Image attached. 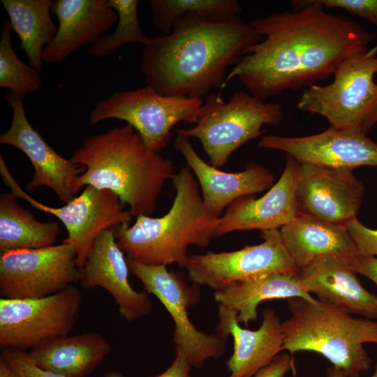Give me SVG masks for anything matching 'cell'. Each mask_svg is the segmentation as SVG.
I'll return each instance as SVG.
<instances>
[{
	"label": "cell",
	"instance_id": "cell-1",
	"mask_svg": "<svg viewBox=\"0 0 377 377\" xmlns=\"http://www.w3.org/2000/svg\"><path fill=\"white\" fill-rule=\"evenodd\" d=\"M293 11L249 21L263 35L228 72L261 100L309 87L334 75L348 57L368 50L375 36L350 18L328 13L316 0H294Z\"/></svg>",
	"mask_w": 377,
	"mask_h": 377
},
{
	"label": "cell",
	"instance_id": "cell-2",
	"mask_svg": "<svg viewBox=\"0 0 377 377\" xmlns=\"http://www.w3.org/2000/svg\"><path fill=\"white\" fill-rule=\"evenodd\" d=\"M263 38L240 17L212 22L187 16L170 34L150 37L140 69L147 85L161 95L202 98L221 89L228 68Z\"/></svg>",
	"mask_w": 377,
	"mask_h": 377
},
{
	"label": "cell",
	"instance_id": "cell-3",
	"mask_svg": "<svg viewBox=\"0 0 377 377\" xmlns=\"http://www.w3.org/2000/svg\"><path fill=\"white\" fill-rule=\"evenodd\" d=\"M85 167L75 193L87 185L115 193L133 216H151L163 187L173 176L171 159L149 150L126 124L84 139L71 158Z\"/></svg>",
	"mask_w": 377,
	"mask_h": 377
},
{
	"label": "cell",
	"instance_id": "cell-4",
	"mask_svg": "<svg viewBox=\"0 0 377 377\" xmlns=\"http://www.w3.org/2000/svg\"><path fill=\"white\" fill-rule=\"evenodd\" d=\"M172 180L175 196L166 214L139 216L132 225L112 229L127 258L145 265L177 264L185 268L188 247L207 246L215 237L219 218L207 210L191 168L182 167Z\"/></svg>",
	"mask_w": 377,
	"mask_h": 377
},
{
	"label": "cell",
	"instance_id": "cell-5",
	"mask_svg": "<svg viewBox=\"0 0 377 377\" xmlns=\"http://www.w3.org/2000/svg\"><path fill=\"white\" fill-rule=\"evenodd\" d=\"M290 317L282 323L283 350L314 352L346 377H360L371 368L365 343L377 344V321L353 318L318 299H287Z\"/></svg>",
	"mask_w": 377,
	"mask_h": 377
},
{
	"label": "cell",
	"instance_id": "cell-6",
	"mask_svg": "<svg viewBox=\"0 0 377 377\" xmlns=\"http://www.w3.org/2000/svg\"><path fill=\"white\" fill-rule=\"evenodd\" d=\"M283 117L281 105L267 103L244 91H235L226 102L221 94L207 96L199 109L195 126L176 133L198 139L211 165L223 168L232 154L259 138L265 125H277Z\"/></svg>",
	"mask_w": 377,
	"mask_h": 377
},
{
	"label": "cell",
	"instance_id": "cell-7",
	"mask_svg": "<svg viewBox=\"0 0 377 377\" xmlns=\"http://www.w3.org/2000/svg\"><path fill=\"white\" fill-rule=\"evenodd\" d=\"M202 98L163 96L151 87L116 91L101 100L91 110V125L119 119L132 126L147 147L160 153L168 144L171 129L179 121L195 123Z\"/></svg>",
	"mask_w": 377,
	"mask_h": 377
},
{
	"label": "cell",
	"instance_id": "cell-8",
	"mask_svg": "<svg viewBox=\"0 0 377 377\" xmlns=\"http://www.w3.org/2000/svg\"><path fill=\"white\" fill-rule=\"evenodd\" d=\"M376 55L377 45L344 60L334 73L332 82L306 87L297 108L324 117L331 126L361 128L377 91Z\"/></svg>",
	"mask_w": 377,
	"mask_h": 377
},
{
	"label": "cell",
	"instance_id": "cell-9",
	"mask_svg": "<svg viewBox=\"0 0 377 377\" xmlns=\"http://www.w3.org/2000/svg\"><path fill=\"white\" fill-rule=\"evenodd\" d=\"M82 297L72 285L36 299H0V348L24 351L68 335L79 319Z\"/></svg>",
	"mask_w": 377,
	"mask_h": 377
},
{
	"label": "cell",
	"instance_id": "cell-10",
	"mask_svg": "<svg viewBox=\"0 0 377 377\" xmlns=\"http://www.w3.org/2000/svg\"><path fill=\"white\" fill-rule=\"evenodd\" d=\"M0 173L15 196L27 201L43 212L52 214L64 225L68 236L62 243L74 249L76 264L80 269L101 232L112 230L121 224L130 225L132 221L131 212L124 210L119 197L109 190L87 185L71 201L61 207H54L37 201L20 186L9 172L2 154L0 155Z\"/></svg>",
	"mask_w": 377,
	"mask_h": 377
},
{
	"label": "cell",
	"instance_id": "cell-11",
	"mask_svg": "<svg viewBox=\"0 0 377 377\" xmlns=\"http://www.w3.org/2000/svg\"><path fill=\"white\" fill-rule=\"evenodd\" d=\"M129 270L156 296L171 316L174 324L173 341L182 349L192 367L201 368L210 358L218 359L226 349L227 337L208 334L190 320L188 309L199 300L195 286H189L177 272L166 265H149L127 258Z\"/></svg>",
	"mask_w": 377,
	"mask_h": 377
},
{
	"label": "cell",
	"instance_id": "cell-12",
	"mask_svg": "<svg viewBox=\"0 0 377 377\" xmlns=\"http://www.w3.org/2000/svg\"><path fill=\"white\" fill-rule=\"evenodd\" d=\"M80 279L75 251L65 243L0 255L1 298H42L74 285Z\"/></svg>",
	"mask_w": 377,
	"mask_h": 377
},
{
	"label": "cell",
	"instance_id": "cell-13",
	"mask_svg": "<svg viewBox=\"0 0 377 377\" xmlns=\"http://www.w3.org/2000/svg\"><path fill=\"white\" fill-rule=\"evenodd\" d=\"M264 242L230 252L189 255L185 267L196 285L215 291L274 272H299L287 252L279 230L261 232Z\"/></svg>",
	"mask_w": 377,
	"mask_h": 377
},
{
	"label": "cell",
	"instance_id": "cell-14",
	"mask_svg": "<svg viewBox=\"0 0 377 377\" xmlns=\"http://www.w3.org/2000/svg\"><path fill=\"white\" fill-rule=\"evenodd\" d=\"M5 98L13 118L9 128L0 135V143L22 151L31 163L34 174L27 189L31 192L47 186L61 202H68L77 195L75 182L85 167L61 156L34 128L27 119L22 97L8 91Z\"/></svg>",
	"mask_w": 377,
	"mask_h": 377
},
{
	"label": "cell",
	"instance_id": "cell-15",
	"mask_svg": "<svg viewBox=\"0 0 377 377\" xmlns=\"http://www.w3.org/2000/svg\"><path fill=\"white\" fill-rule=\"evenodd\" d=\"M261 148L279 150L301 163L353 171L377 166V143L360 127L331 126L323 132L302 137L265 135Z\"/></svg>",
	"mask_w": 377,
	"mask_h": 377
},
{
	"label": "cell",
	"instance_id": "cell-16",
	"mask_svg": "<svg viewBox=\"0 0 377 377\" xmlns=\"http://www.w3.org/2000/svg\"><path fill=\"white\" fill-rule=\"evenodd\" d=\"M364 195L353 171L300 163L297 216L345 225L356 218Z\"/></svg>",
	"mask_w": 377,
	"mask_h": 377
},
{
	"label": "cell",
	"instance_id": "cell-17",
	"mask_svg": "<svg viewBox=\"0 0 377 377\" xmlns=\"http://www.w3.org/2000/svg\"><path fill=\"white\" fill-rule=\"evenodd\" d=\"M118 246L113 230L101 232L96 238L80 272L79 283L89 290H106L118 306L121 316L133 321L149 315L152 302L147 290L136 291L128 281L129 267Z\"/></svg>",
	"mask_w": 377,
	"mask_h": 377
},
{
	"label": "cell",
	"instance_id": "cell-18",
	"mask_svg": "<svg viewBox=\"0 0 377 377\" xmlns=\"http://www.w3.org/2000/svg\"><path fill=\"white\" fill-rule=\"evenodd\" d=\"M300 162L287 155L279 179L259 198H240L219 218L215 237L242 230H279L298 215L296 188Z\"/></svg>",
	"mask_w": 377,
	"mask_h": 377
},
{
	"label": "cell",
	"instance_id": "cell-19",
	"mask_svg": "<svg viewBox=\"0 0 377 377\" xmlns=\"http://www.w3.org/2000/svg\"><path fill=\"white\" fill-rule=\"evenodd\" d=\"M175 149L184 157L196 177L207 210L220 218L223 211L236 200L270 188L274 176L264 166L249 163L237 172H226L207 163L196 152L189 138L176 133Z\"/></svg>",
	"mask_w": 377,
	"mask_h": 377
},
{
	"label": "cell",
	"instance_id": "cell-20",
	"mask_svg": "<svg viewBox=\"0 0 377 377\" xmlns=\"http://www.w3.org/2000/svg\"><path fill=\"white\" fill-rule=\"evenodd\" d=\"M52 13L58 20L53 41L43 50L48 64H61L85 45H91L117 22L108 0H55Z\"/></svg>",
	"mask_w": 377,
	"mask_h": 377
},
{
	"label": "cell",
	"instance_id": "cell-21",
	"mask_svg": "<svg viewBox=\"0 0 377 377\" xmlns=\"http://www.w3.org/2000/svg\"><path fill=\"white\" fill-rule=\"evenodd\" d=\"M216 333L233 338V353L226 361L229 377H252L283 350L282 323L269 309L263 311L260 327L250 330L240 326L235 311L219 304Z\"/></svg>",
	"mask_w": 377,
	"mask_h": 377
},
{
	"label": "cell",
	"instance_id": "cell-22",
	"mask_svg": "<svg viewBox=\"0 0 377 377\" xmlns=\"http://www.w3.org/2000/svg\"><path fill=\"white\" fill-rule=\"evenodd\" d=\"M309 293L348 314L377 319V295L362 285L349 262L327 258L299 271Z\"/></svg>",
	"mask_w": 377,
	"mask_h": 377
},
{
	"label": "cell",
	"instance_id": "cell-23",
	"mask_svg": "<svg viewBox=\"0 0 377 377\" xmlns=\"http://www.w3.org/2000/svg\"><path fill=\"white\" fill-rule=\"evenodd\" d=\"M282 242L300 271L324 259L350 263L358 251L345 225L297 216L279 229Z\"/></svg>",
	"mask_w": 377,
	"mask_h": 377
},
{
	"label": "cell",
	"instance_id": "cell-24",
	"mask_svg": "<svg viewBox=\"0 0 377 377\" xmlns=\"http://www.w3.org/2000/svg\"><path fill=\"white\" fill-rule=\"evenodd\" d=\"M102 334L87 332L50 339L27 352L38 368L66 377H87L110 353Z\"/></svg>",
	"mask_w": 377,
	"mask_h": 377
},
{
	"label": "cell",
	"instance_id": "cell-25",
	"mask_svg": "<svg viewBox=\"0 0 377 377\" xmlns=\"http://www.w3.org/2000/svg\"><path fill=\"white\" fill-rule=\"evenodd\" d=\"M214 297L219 305L235 311L239 323L247 325L258 318V304L273 299L315 298L304 286L299 272H274L238 283L220 291Z\"/></svg>",
	"mask_w": 377,
	"mask_h": 377
},
{
	"label": "cell",
	"instance_id": "cell-26",
	"mask_svg": "<svg viewBox=\"0 0 377 377\" xmlns=\"http://www.w3.org/2000/svg\"><path fill=\"white\" fill-rule=\"evenodd\" d=\"M11 28L20 40L29 65L38 71L43 67L44 49L54 39L58 26L51 13L53 0H1Z\"/></svg>",
	"mask_w": 377,
	"mask_h": 377
},
{
	"label": "cell",
	"instance_id": "cell-27",
	"mask_svg": "<svg viewBox=\"0 0 377 377\" xmlns=\"http://www.w3.org/2000/svg\"><path fill=\"white\" fill-rule=\"evenodd\" d=\"M10 193L0 195V253L54 245L60 232L57 221L42 222L21 207Z\"/></svg>",
	"mask_w": 377,
	"mask_h": 377
},
{
	"label": "cell",
	"instance_id": "cell-28",
	"mask_svg": "<svg viewBox=\"0 0 377 377\" xmlns=\"http://www.w3.org/2000/svg\"><path fill=\"white\" fill-rule=\"evenodd\" d=\"M148 6L155 26L163 34L187 16L212 22H223L239 17L242 7L236 0H150Z\"/></svg>",
	"mask_w": 377,
	"mask_h": 377
},
{
	"label": "cell",
	"instance_id": "cell-29",
	"mask_svg": "<svg viewBox=\"0 0 377 377\" xmlns=\"http://www.w3.org/2000/svg\"><path fill=\"white\" fill-rule=\"evenodd\" d=\"M117 14L113 32L106 34L89 46L88 53L95 58H105L126 44L147 45L150 37L143 31L139 17L137 0H108Z\"/></svg>",
	"mask_w": 377,
	"mask_h": 377
},
{
	"label": "cell",
	"instance_id": "cell-30",
	"mask_svg": "<svg viewBox=\"0 0 377 377\" xmlns=\"http://www.w3.org/2000/svg\"><path fill=\"white\" fill-rule=\"evenodd\" d=\"M11 31L9 21L4 20L0 39V87L23 98L38 92L43 80L39 71L24 63L15 53Z\"/></svg>",
	"mask_w": 377,
	"mask_h": 377
},
{
	"label": "cell",
	"instance_id": "cell-31",
	"mask_svg": "<svg viewBox=\"0 0 377 377\" xmlns=\"http://www.w3.org/2000/svg\"><path fill=\"white\" fill-rule=\"evenodd\" d=\"M7 364L23 377H66L59 374L44 371L36 367L28 357L26 351L18 350H3L1 354ZM103 377H124L119 371H110Z\"/></svg>",
	"mask_w": 377,
	"mask_h": 377
},
{
	"label": "cell",
	"instance_id": "cell-32",
	"mask_svg": "<svg viewBox=\"0 0 377 377\" xmlns=\"http://www.w3.org/2000/svg\"><path fill=\"white\" fill-rule=\"evenodd\" d=\"M359 254L377 257V229L362 224L357 218L346 223Z\"/></svg>",
	"mask_w": 377,
	"mask_h": 377
},
{
	"label": "cell",
	"instance_id": "cell-33",
	"mask_svg": "<svg viewBox=\"0 0 377 377\" xmlns=\"http://www.w3.org/2000/svg\"><path fill=\"white\" fill-rule=\"evenodd\" d=\"M324 8H341L377 26V0H316Z\"/></svg>",
	"mask_w": 377,
	"mask_h": 377
},
{
	"label": "cell",
	"instance_id": "cell-34",
	"mask_svg": "<svg viewBox=\"0 0 377 377\" xmlns=\"http://www.w3.org/2000/svg\"><path fill=\"white\" fill-rule=\"evenodd\" d=\"M294 370L293 356L284 353L278 355L269 365L261 369L252 377H285L288 371Z\"/></svg>",
	"mask_w": 377,
	"mask_h": 377
},
{
	"label": "cell",
	"instance_id": "cell-35",
	"mask_svg": "<svg viewBox=\"0 0 377 377\" xmlns=\"http://www.w3.org/2000/svg\"><path fill=\"white\" fill-rule=\"evenodd\" d=\"M349 264L357 274L368 278L377 286V257L357 254Z\"/></svg>",
	"mask_w": 377,
	"mask_h": 377
},
{
	"label": "cell",
	"instance_id": "cell-36",
	"mask_svg": "<svg viewBox=\"0 0 377 377\" xmlns=\"http://www.w3.org/2000/svg\"><path fill=\"white\" fill-rule=\"evenodd\" d=\"M175 357L171 365L163 373L153 377H191L192 367L182 349L175 346Z\"/></svg>",
	"mask_w": 377,
	"mask_h": 377
},
{
	"label": "cell",
	"instance_id": "cell-37",
	"mask_svg": "<svg viewBox=\"0 0 377 377\" xmlns=\"http://www.w3.org/2000/svg\"><path fill=\"white\" fill-rule=\"evenodd\" d=\"M377 123V91L376 96L369 108L361 128L365 133Z\"/></svg>",
	"mask_w": 377,
	"mask_h": 377
},
{
	"label": "cell",
	"instance_id": "cell-38",
	"mask_svg": "<svg viewBox=\"0 0 377 377\" xmlns=\"http://www.w3.org/2000/svg\"><path fill=\"white\" fill-rule=\"evenodd\" d=\"M0 377H23L13 370L7 362L0 357Z\"/></svg>",
	"mask_w": 377,
	"mask_h": 377
},
{
	"label": "cell",
	"instance_id": "cell-39",
	"mask_svg": "<svg viewBox=\"0 0 377 377\" xmlns=\"http://www.w3.org/2000/svg\"><path fill=\"white\" fill-rule=\"evenodd\" d=\"M326 377H346L343 371L334 367H330L327 369ZM370 377H377V362L374 367V371Z\"/></svg>",
	"mask_w": 377,
	"mask_h": 377
}]
</instances>
